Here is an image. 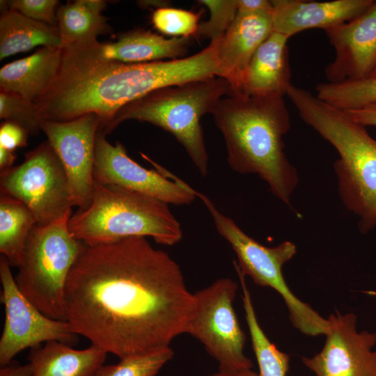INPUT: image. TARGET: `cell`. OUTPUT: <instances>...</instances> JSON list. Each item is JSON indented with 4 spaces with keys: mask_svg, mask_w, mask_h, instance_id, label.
<instances>
[{
    "mask_svg": "<svg viewBox=\"0 0 376 376\" xmlns=\"http://www.w3.org/2000/svg\"><path fill=\"white\" fill-rule=\"evenodd\" d=\"M364 292H366V294H368L369 295L376 296V292L375 291H364Z\"/></svg>",
    "mask_w": 376,
    "mask_h": 376,
    "instance_id": "38",
    "label": "cell"
},
{
    "mask_svg": "<svg viewBox=\"0 0 376 376\" xmlns=\"http://www.w3.org/2000/svg\"><path fill=\"white\" fill-rule=\"evenodd\" d=\"M29 133L21 126L12 122L3 121L0 127V147L15 151L27 145Z\"/></svg>",
    "mask_w": 376,
    "mask_h": 376,
    "instance_id": "32",
    "label": "cell"
},
{
    "mask_svg": "<svg viewBox=\"0 0 376 376\" xmlns=\"http://www.w3.org/2000/svg\"><path fill=\"white\" fill-rule=\"evenodd\" d=\"M71 212L45 225L36 224L27 238L15 281L43 314L66 321L65 287L70 271L85 246L70 233Z\"/></svg>",
    "mask_w": 376,
    "mask_h": 376,
    "instance_id": "7",
    "label": "cell"
},
{
    "mask_svg": "<svg viewBox=\"0 0 376 376\" xmlns=\"http://www.w3.org/2000/svg\"><path fill=\"white\" fill-rule=\"evenodd\" d=\"M37 221L20 201L0 194V252L12 267L21 263L29 233Z\"/></svg>",
    "mask_w": 376,
    "mask_h": 376,
    "instance_id": "24",
    "label": "cell"
},
{
    "mask_svg": "<svg viewBox=\"0 0 376 376\" xmlns=\"http://www.w3.org/2000/svg\"><path fill=\"white\" fill-rule=\"evenodd\" d=\"M0 189L22 202L39 225L62 217L72 207L65 169L48 141L26 152L19 165L1 171Z\"/></svg>",
    "mask_w": 376,
    "mask_h": 376,
    "instance_id": "10",
    "label": "cell"
},
{
    "mask_svg": "<svg viewBox=\"0 0 376 376\" xmlns=\"http://www.w3.org/2000/svg\"><path fill=\"white\" fill-rule=\"evenodd\" d=\"M286 95L301 120L336 150L334 168L340 198L367 233L376 227V139L345 111L293 84Z\"/></svg>",
    "mask_w": 376,
    "mask_h": 376,
    "instance_id": "4",
    "label": "cell"
},
{
    "mask_svg": "<svg viewBox=\"0 0 376 376\" xmlns=\"http://www.w3.org/2000/svg\"><path fill=\"white\" fill-rule=\"evenodd\" d=\"M31 368L29 363L22 365L13 361L0 368V376H31Z\"/></svg>",
    "mask_w": 376,
    "mask_h": 376,
    "instance_id": "35",
    "label": "cell"
},
{
    "mask_svg": "<svg viewBox=\"0 0 376 376\" xmlns=\"http://www.w3.org/2000/svg\"><path fill=\"white\" fill-rule=\"evenodd\" d=\"M237 274L242 290L245 318L258 365V376H286L290 368V356L280 351L264 333L258 322L245 276L241 273Z\"/></svg>",
    "mask_w": 376,
    "mask_h": 376,
    "instance_id": "25",
    "label": "cell"
},
{
    "mask_svg": "<svg viewBox=\"0 0 376 376\" xmlns=\"http://www.w3.org/2000/svg\"><path fill=\"white\" fill-rule=\"evenodd\" d=\"M200 13L169 7L157 8L152 15L154 27L171 38H189L197 34Z\"/></svg>",
    "mask_w": 376,
    "mask_h": 376,
    "instance_id": "28",
    "label": "cell"
},
{
    "mask_svg": "<svg viewBox=\"0 0 376 376\" xmlns=\"http://www.w3.org/2000/svg\"><path fill=\"white\" fill-rule=\"evenodd\" d=\"M189 38H171L143 29L119 34L113 42L97 41L86 47L93 54L123 63H145L180 58L188 50Z\"/></svg>",
    "mask_w": 376,
    "mask_h": 376,
    "instance_id": "20",
    "label": "cell"
},
{
    "mask_svg": "<svg viewBox=\"0 0 376 376\" xmlns=\"http://www.w3.org/2000/svg\"><path fill=\"white\" fill-rule=\"evenodd\" d=\"M375 0H272L273 31L290 38L309 29L325 31L365 13Z\"/></svg>",
    "mask_w": 376,
    "mask_h": 376,
    "instance_id": "16",
    "label": "cell"
},
{
    "mask_svg": "<svg viewBox=\"0 0 376 376\" xmlns=\"http://www.w3.org/2000/svg\"><path fill=\"white\" fill-rule=\"evenodd\" d=\"M230 92L229 83L220 77L159 88L125 105L100 130L107 134L130 119L159 127L174 136L205 177L208 173V155L201 118L212 113Z\"/></svg>",
    "mask_w": 376,
    "mask_h": 376,
    "instance_id": "6",
    "label": "cell"
},
{
    "mask_svg": "<svg viewBox=\"0 0 376 376\" xmlns=\"http://www.w3.org/2000/svg\"><path fill=\"white\" fill-rule=\"evenodd\" d=\"M193 308L179 265L143 236L86 244L65 287L72 331L120 359L170 346Z\"/></svg>",
    "mask_w": 376,
    "mask_h": 376,
    "instance_id": "1",
    "label": "cell"
},
{
    "mask_svg": "<svg viewBox=\"0 0 376 376\" xmlns=\"http://www.w3.org/2000/svg\"><path fill=\"white\" fill-rule=\"evenodd\" d=\"M272 11L237 13L221 38L218 48L219 77L229 83V94L239 91L253 54L274 31Z\"/></svg>",
    "mask_w": 376,
    "mask_h": 376,
    "instance_id": "17",
    "label": "cell"
},
{
    "mask_svg": "<svg viewBox=\"0 0 376 376\" xmlns=\"http://www.w3.org/2000/svg\"><path fill=\"white\" fill-rule=\"evenodd\" d=\"M288 39L273 31L251 59L239 91L232 94L286 95L292 84Z\"/></svg>",
    "mask_w": 376,
    "mask_h": 376,
    "instance_id": "18",
    "label": "cell"
},
{
    "mask_svg": "<svg viewBox=\"0 0 376 376\" xmlns=\"http://www.w3.org/2000/svg\"><path fill=\"white\" fill-rule=\"evenodd\" d=\"M355 122L366 126L376 127V104L361 109L344 111Z\"/></svg>",
    "mask_w": 376,
    "mask_h": 376,
    "instance_id": "33",
    "label": "cell"
},
{
    "mask_svg": "<svg viewBox=\"0 0 376 376\" xmlns=\"http://www.w3.org/2000/svg\"><path fill=\"white\" fill-rule=\"evenodd\" d=\"M196 195L210 213L218 233L235 252L238 265L234 263L235 267L244 276H249L256 284L270 287L281 295L295 328L307 336L326 335L329 327L328 319L298 299L283 276V266L296 254V245L290 241L273 247L261 244L246 235L233 219L221 212L205 194L197 191Z\"/></svg>",
    "mask_w": 376,
    "mask_h": 376,
    "instance_id": "8",
    "label": "cell"
},
{
    "mask_svg": "<svg viewBox=\"0 0 376 376\" xmlns=\"http://www.w3.org/2000/svg\"><path fill=\"white\" fill-rule=\"evenodd\" d=\"M283 97L229 94L212 115L223 135L230 169L257 174L274 196L292 208L299 175L284 152L283 139L290 119Z\"/></svg>",
    "mask_w": 376,
    "mask_h": 376,
    "instance_id": "3",
    "label": "cell"
},
{
    "mask_svg": "<svg viewBox=\"0 0 376 376\" xmlns=\"http://www.w3.org/2000/svg\"><path fill=\"white\" fill-rule=\"evenodd\" d=\"M238 285L221 278L194 293V308L186 333L199 340L219 363V370L249 369L244 353L246 335L233 308Z\"/></svg>",
    "mask_w": 376,
    "mask_h": 376,
    "instance_id": "9",
    "label": "cell"
},
{
    "mask_svg": "<svg viewBox=\"0 0 376 376\" xmlns=\"http://www.w3.org/2000/svg\"><path fill=\"white\" fill-rule=\"evenodd\" d=\"M198 2L207 8L210 17L199 24L196 35L210 38V41L220 38L235 18L236 0H201Z\"/></svg>",
    "mask_w": 376,
    "mask_h": 376,
    "instance_id": "30",
    "label": "cell"
},
{
    "mask_svg": "<svg viewBox=\"0 0 376 376\" xmlns=\"http://www.w3.org/2000/svg\"><path fill=\"white\" fill-rule=\"evenodd\" d=\"M62 49L42 47L0 69V90L36 103L50 90L59 73Z\"/></svg>",
    "mask_w": 376,
    "mask_h": 376,
    "instance_id": "19",
    "label": "cell"
},
{
    "mask_svg": "<svg viewBox=\"0 0 376 376\" xmlns=\"http://www.w3.org/2000/svg\"><path fill=\"white\" fill-rule=\"evenodd\" d=\"M57 0L1 1V8L14 10L33 20L57 27Z\"/></svg>",
    "mask_w": 376,
    "mask_h": 376,
    "instance_id": "31",
    "label": "cell"
},
{
    "mask_svg": "<svg viewBox=\"0 0 376 376\" xmlns=\"http://www.w3.org/2000/svg\"><path fill=\"white\" fill-rule=\"evenodd\" d=\"M210 376H258V374L249 368L237 370H219L218 373Z\"/></svg>",
    "mask_w": 376,
    "mask_h": 376,
    "instance_id": "37",
    "label": "cell"
},
{
    "mask_svg": "<svg viewBox=\"0 0 376 376\" xmlns=\"http://www.w3.org/2000/svg\"><path fill=\"white\" fill-rule=\"evenodd\" d=\"M39 45L60 47L58 28L3 8L0 17V60Z\"/></svg>",
    "mask_w": 376,
    "mask_h": 376,
    "instance_id": "23",
    "label": "cell"
},
{
    "mask_svg": "<svg viewBox=\"0 0 376 376\" xmlns=\"http://www.w3.org/2000/svg\"><path fill=\"white\" fill-rule=\"evenodd\" d=\"M237 13L246 14L263 11H272L271 1L267 0H236Z\"/></svg>",
    "mask_w": 376,
    "mask_h": 376,
    "instance_id": "34",
    "label": "cell"
},
{
    "mask_svg": "<svg viewBox=\"0 0 376 376\" xmlns=\"http://www.w3.org/2000/svg\"><path fill=\"white\" fill-rule=\"evenodd\" d=\"M219 45L216 40L185 58L145 63L104 59L84 46L62 49L57 79L36 103L40 118L68 121L94 113L102 127L125 105L155 90L219 77Z\"/></svg>",
    "mask_w": 376,
    "mask_h": 376,
    "instance_id": "2",
    "label": "cell"
},
{
    "mask_svg": "<svg viewBox=\"0 0 376 376\" xmlns=\"http://www.w3.org/2000/svg\"><path fill=\"white\" fill-rule=\"evenodd\" d=\"M173 356L170 346L120 359L112 365H102L92 376H157Z\"/></svg>",
    "mask_w": 376,
    "mask_h": 376,
    "instance_id": "27",
    "label": "cell"
},
{
    "mask_svg": "<svg viewBox=\"0 0 376 376\" xmlns=\"http://www.w3.org/2000/svg\"><path fill=\"white\" fill-rule=\"evenodd\" d=\"M316 96L343 111L376 104V77L340 83L323 82L315 87Z\"/></svg>",
    "mask_w": 376,
    "mask_h": 376,
    "instance_id": "26",
    "label": "cell"
},
{
    "mask_svg": "<svg viewBox=\"0 0 376 376\" xmlns=\"http://www.w3.org/2000/svg\"><path fill=\"white\" fill-rule=\"evenodd\" d=\"M329 323L324 347L303 363L316 376H376V332L358 331L357 317L336 311Z\"/></svg>",
    "mask_w": 376,
    "mask_h": 376,
    "instance_id": "14",
    "label": "cell"
},
{
    "mask_svg": "<svg viewBox=\"0 0 376 376\" xmlns=\"http://www.w3.org/2000/svg\"><path fill=\"white\" fill-rule=\"evenodd\" d=\"M16 159L15 151H11L0 147V169L6 171L11 167Z\"/></svg>",
    "mask_w": 376,
    "mask_h": 376,
    "instance_id": "36",
    "label": "cell"
},
{
    "mask_svg": "<svg viewBox=\"0 0 376 376\" xmlns=\"http://www.w3.org/2000/svg\"><path fill=\"white\" fill-rule=\"evenodd\" d=\"M159 171L141 166L131 159L120 143L115 146L100 130L96 136L93 178L95 182L126 189L177 205H189L197 191L152 162Z\"/></svg>",
    "mask_w": 376,
    "mask_h": 376,
    "instance_id": "12",
    "label": "cell"
},
{
    "mask_svg": "<svg viewBox=\"0 0 376 376\" xmlns=\"http://www.w3.org/2000/svg\"><path fill=\"white\" fill-rule=\"evenodd\" d=\"M100 118L88 113L71 120H42L40 130L58 155L68 180L72 206L87 207L94 189L95 139Z\"/></svg>",
    "mask_w": 376,
    "mask_h": 376,
    "instance_id": "13",
    "label": "cell"
},
{
    "mask_svg": "<svg viewBox=\"0 0 376 376\" xmlns=\"http://www.w3.org/2000/svg\"><path fill=\"white\" fill-rule=\"evenodd\" d=\"M336 55L324 68L327 82L366 79L376 68V1L359 17L325 31Z\"/></svg>",
    "mask_w": 376,
    "mask_h": 376,
    "instance_id": "15",
    "label": "cell"
},
{
    "mask_svg": "<svg viewBox=\"0 0 376 376\" xmlns=\"http://www.w3.org/2000/svg\"><path fill=\"white\" fill-rule=\"evenodd\" d=\"M107 8L102 0H77L57 8V28L61 49L74 45H88L97 36L111 31L107 18L102 13Z\"/></svg>",
    "mask_w": 376,
    "mask_h": 376,
    "instance_id": "22",
    "label": "cell"
},
{
    "mask_svg": "<svg viewBox=\"0 0 376 376\" xmlns=\"http://www.w3.org/2000/svg\"><path fill=\"white\" fill-rule=\"evenodd\" d=\"M107 353L91 345L84 350L52 340L31 349V376H92L104 364Z\"/></svg>",
    "mask_w": 376,
    "mask_h": 376,
    "instance_id": "21",
    "label": "cell"
},
{
    "mask_svg": "<svg viewBox=\"0 0 376 376\" xmlns=\"http://www.w3.org/2000/svg\"><path fill=\"white\" fill-rule=\"evenodd\" d=\"M1 301L5 307V322L0 338V366L11 361L20 352L42 343L57 340L69 345L77 341L67 321L43 314L19 290L5 256H0Z\"/></svg>",
    "mask_w": 376,
    "mask_h": 376,
    "instance_id": "11",
    "label": "cell"
},
{
    "mask_svg": "<svg viewBox=\"0 0 376 376\" xmlns=\"http://www.w3.org/2000/svg\"><path fill=\"white\" fill-rule=\"evenodd\" d=\"M0 118L17 124L29 134H36L42 122L35 102L3 91L0 93Z\"/></svg>",
    "mask_w": 376,
    "mask_h": 376,
    "instance_id": "29",
    "label": "cell"
},
{
    "mask_svg": "<svg viewBox=\"0 0 376 376\" xmlns=\"http://www.w3.org/2000/svg\"><path fill=\"white\" fill-rule=\"evenodd\" d=\"M370 77H376V68L375 70L373 72V73L371 74ZM369 78V77H368Z\"/></svg>",
    "mask_w": 376,
    "mask_h": 376,
    "instance_id": "39",
    "label": "cell"
},
{
    "mask_svg": "<svg viewBox=\"0 0 376 376\" xmlns=\"http://www.w3.org/2000/svg\"><path fill=\"white\" fill-rule=\"evenodd\" d=\"M71 235L88 246L130 236L151 237L171 246L182 238L169 204L126 189L95 182L90 204L71 215Z\"/></svg>",
    "mask_w": 376,
    "mask_h": 376,
    "instance_id": "5",
    "label": "cell"
}]
</instances>
